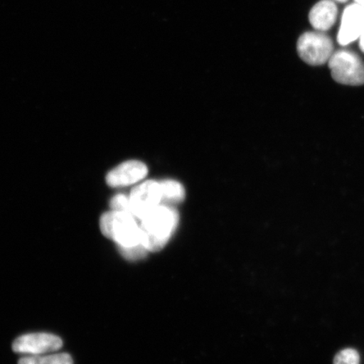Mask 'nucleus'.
Here are the masks:
<instances>
[{
	"mask_svg": "<svg viewBox=\"0 0 364 364\" xmlns=\"http://www.w3.org/2000/svg\"><path fill=\"white\" fill-rule=\"evenodd\" d=\"M19 364H73V360L68 353L43 354L23 358Z\"/></svg>",
	"mask_w": 364,
	"mask_h": 364,
	"instance_id": "nucleus-11",
	"label": "nucleus"
},
{
	"mask_svg": "<svg viewBox=\"0 0 364 364\" xmlns=\"http://www.w3.org/2000/svg\"><path fill=\"white\" fill-rule=\"evenodd\" d=\"M338 7L331 0H321L309 12V19L316 31H328L335 24L338 17Z\"/></svg>",
	"mask_w": 364,
	"mask_h": 364,
	"instance_id": "nucleus-9",
	"label": "nucleus"
},
{
	"mask_svg": "<svg viewBox=\"0 0 364 364\" xmlns=\"http://www.w3.org/2000/svg\"><path fill=\"white\" fill-rule=\"evenodd\" d=\"M147 174L148 167L143 162L127 161L108 173L107 183L112 188L130 186L142 181Z\"/></svg>",
	"mask_w": 364,
	"mask_h": 364,
	"instance_id": "nucleus-8",
	"label": "nucleus"
},
{
	"mask_svg": "<svg viewBox=\"0 0 364 364\" xmlns=\"http://www.w3.org/2000/svg\"><path fill=\"white\" fill-rule=\"evenodd\" d=\"M162 203L161 182L147 181L133 190L129 197L130 213L139 220Z\"/></svg>",
	"mask_w": 364,
	"mask_h": 364,
	"instance_id": "nucleus-5",
	"label": "nucleus"
},
{
	"mask_svg": "<svg viewBox=\"0 0 364 364\" xmlns=\"http://www.w3.org/2000/svg\"><path fill=\"white\" fill-rule=\"evenodd\" d=\"M328 65L332 78L345 85H364V63L360 57L349 50H339L332 54Z\"/></svg>",
	"mask_w": 364,
	"mask_h": 364,
	"instance_id": "nucleus-3",
	"label": "nucleus"
},
{
	"mask_svg": "<svg viewBox=\"0 0 364 364\" xmlns=\"http://www.w3.org/2000/svg\"><path fill=\"white\" fill-rule=\"evenodd\" d=\"M102 234L117 247H133L141 244L140 225L130 213L111 211L104 213L100 221Z\"/></svg>",
	"mask_w": 364,
	"mask_h": 364,
	"instance_id": "nucleus-2",
	"label": "nucleus"
},
{
	"mask_svg": "<svg viewBox=\"0 0 364 364\" xmlns=\"http://www.w3.org/2000/svg\"><path fill=\"white\" fill-rule=\"evenodd\" d=\"M360 357L356 350L344 349L336 355L334 364H359Z\"/></svg>",
	"mask_w": 364,
	"mask_h": 364,
	"instance_id": "nucleus-13",
	"label": "nucleus"
},
{
	"mask_svg": "<svg viewBox=\"0 0 364 364\" xmlns=\"http://www.w3.org/2000/svg\"><path fill=\"white\" fill-rule=\"evenodd\" d=\"M334 1L340 2V3H344V2H347L348 0H334Z\"/></svg>",
	"mask_w": 364,
	"mask_h": 364,
	"instance_id": "nucleus-17",
	"label": "nucleus"
},
{
	"mask_svg": "<svg viewBox=\"0 0 364 364\" xmlns=\"http://www.w3.org/2000/svg\"><path fill=\"white\" fill-rule=\"evenodd\" d=\"M355 3L358 4L359 6H361L363 8H364V0H355Z\"/></svg>",
	"mask_w": 364,
	"mask_h": 364,
	"instance_id": "nucleus-16",
	"label": "nucleus"
},
{
	"mask_svg": "<svg viewBox=\"0 0 364 364\" xmlns=\"http://www.w3.org/2000/svg\"><path fill=\"white\" fill-rule=\"evenodd\" d=\"M359 45H360V48L364 53V30L360 36V38H359Z\"/></svg>",
	"mask_w": 364,
	"mask_h": 364,
	"instance_id": "nucleus-15",
	"label": "nucleus"
},
{
	"mask_svg": "<svg viewBox=\"0 0 364 364\" xmlns=\"http://www.w3.org/2000/svg\"><path fill=\"white\" fill-rule=\"evenodd\" d=\"M63 346L58 336L48 333H31L18 338L13 343V350L17 353L38 356L57 351Z\"/></svg>",
	"mask_w": 364,
	"mask_h": 364,
	"instance_id": "nucleus-6",
	"label": "nucleus"
},
{
	"mask_svg": "<svg viewBox=\"0 0 364 364\" xmlns=\"http://www.w3.org/2000/svg\"><path fill=\"white\" fill-rule=\"evenodd\" d=\"M118 250L122 257L132 262L141 260V259L146 257L149 253L148 250L143 245H136L133 247H118Z\"/></svg>",
	"mask_w": 364,
	"mask_h": 364,
	"instance_id": "nucleus-12",
	"label": "nucleus"
},
{
	"mask_svg": "<svg viewBox=\"0 0 364 364\" xmlns=\"http://www.w3.org/2000/svg\"><path fill=\"white\" fill-rule=\"evenodd\" d=\"M141 244L156 252L167 244L178 225L179 215L169 205L161 204L140 220Z\"/></svg>",
	"mask_w": 364,
	"mask_h": 364,
	"instance_id": "nucleus-1",
	"label": "nucleus"
},
{
	"mask_svg": "<svg viewBox=\"0 0 364 364\" xmlns=\"http://www.w3.org/2000/svg\"><path fill=\"white\" fill-rule=\"evenodd\" d=\"M364 30V8L355 3L345 9L338 36V43L347 46L359 39Z\"/></svg>",
	"mask_w": 364,
	"mask_h": 364,
	"instance_id": "nucleus-7",
	"label": "nucleus"
},
{
	"mask_svg": "<svg viewBox=\"0 0 364 364\" xmlns=\"http://www.w3.org/2000/svg\"><path fill=\"white\" fill-rule=\"evenodd\" d=\"M297 50L303 61L318 66L330 60L334 53V45L330 36L323 31H308L300 36Z\"/></svg>",
	"mask_w": 364,
	"mask_h": 364,
	"instance_id": "nucleus-4",
	"label": "nucleus"
},
{
	"mask_svg": "<svg viewBox=\"0 0 364 364\" xmlns=\"http://www.w3.org/2000/svg\"><path fill=\"white\" fill-rule=\"evenodd\" d=\"M110 206L114 211L130 213L129 198L122 194L115 196L111 200Z\"/></svg>",
	"mask_w": 364,
	"mask_h": 364,
	"instance_id": "nucleus-14",
	"label": "nucleus"
},
{
	"mask_svg": "<svg viewBox=\"0 0 364 364\" xmlns=\"http://www.w3.org/2000/svg\"><path fill=\"white\" fill-rule=\"evenodd\" d=\"M162 203L174 205L184 201L186 192L184 186L179 181L167 179L161 181Z\"/></svg>",
	"mask_w": 364,
	"mask_h": 364,
	"instance_id": "nucleus-10",
	"label": "nucleus"
}]
</instances>
